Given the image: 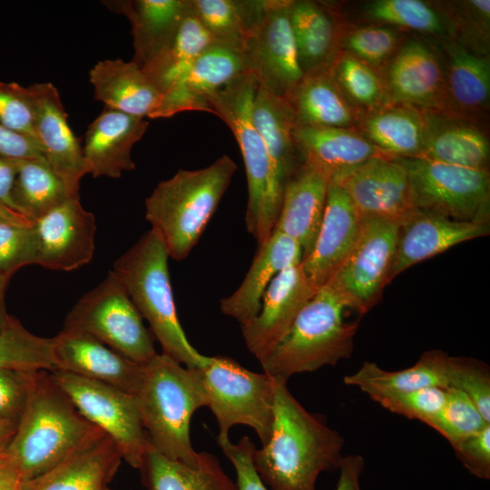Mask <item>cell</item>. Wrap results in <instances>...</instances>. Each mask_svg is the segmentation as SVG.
Here are the masks:
<instances>
[{
	"instance_id": "d4e9b609",
	"label": "cell",
	"mask_w": 490,
	"mask_h": 490,
	"mask_svg": "<svg viewBox=\"0 0 490 490\" xmlns=\"http://www.w3.org/2000/svg\"><path fill=\"white\" fill-rule=\"evenodd\" d=\"M122 456L101 429L53 468L24 481V490H108Z\"/></svg>"
},
{
	"instance_id": "4316f807",
	"label": "cell",
	"mask_w": 490,
	"mask_h": 490,
	"mask_svg": "<svg viewBox=\"0 0 490 490\" xmlns=\"http://www.w3.org/2000/svg\"><path fill=\"white\" fill-rule=\"evenodd\" d=\"M329 181L318 169L301 163L285 184L273 230L295 240L302 250V260L312 250L319 230Z\"/></svg>"
},
{
	"instance_id": "681fc988",
	"label": "cell",
	"mask_w": 490,
	"mask_h": 490,
	"mask_svg": "<svg viewBox=\"0 0 490 490\" xmlns=\"http://www.w3.org/2000/svg\"><path fill=\"white\" fill-rule=\"evenodd\" d=\"M446 397V388L427 387L406 393L381 397L374 401L392 413L409 419L419 420L430 426L441 411Z\"/></svg>"
},
{
	"instance_id": "44dd1931",
	"label": "cell",
	"mask_w": 490,
	"mask_h": 490,
	"mask_svg": "<svg viewBox=\"0 0 490 490\" xmlns=\"http://www.w3.org/2000/svg\"><path fill=\"white\" fill-rule=\"evenodd\" d=\"M489 233V222L456 220L437 213L416 210L399 225L387 282L418 262Z\"/></svg>"
},
{
	"instance_id": "ee69618b",
	"label": "cell",
	"mask_w": 490,
	"mask_h": 490,
	"mask_svg": "<svg viewBox=\"0 0 490 490\" xmlns=\"http://www.w3.org/2000/svg\"><path fill=\"white\" fill-rule=\"evenodd\" d=\"M191 14L215 41L242 49L251 0H189Z\"/></svg>"
},
{
	"instance_id": "6da1fadb",
	"label": "cell",
	"mask_w": 490,
	"mask_h": 490,
	"mask_svg": "<svg viewBox=\"0 0 490 490\" xmlns=\"http://www.w3.org/2000/svg\"><path fill=\"white\" fill-rule=\"evenodd\" d=\"M273 382L271 435L261 448H254L253 465L270 490H317L318 475L338 468L344 438L305 409L287 382Z\"/></svg>"
},
{
	"instance_id": "603a6c76",
	"label": "cell",
	"mask_w": 490,
	"mask_h": 490,
	"mask_svg": "<svg viewBox=\"0 0 490 490\" xmlns=\"http://www.w3.org/2000/svg\"><path fill=\"white\" fill-rule=\"evenodd\" d=\"M429 40L443 66V111L479 120L489 108V56L476 54L451 39Z\"/></svg>"
},
{
	"instance_id": "7c38bea8",
	"label": "cell",
	"mask_w": 490,
	"mask_h": 490,
	"mask_svg": "<svg viewBox=\"0 0 490 490\" xmlns=\"http://www.w3.org/2000/svg\"><path fill=\"white\" fill-rule=\"evenodd\" d=\"M50 372L80 413L112 438L123 460L138 468L150 441L136 396L63 370Z\"/></svg>"
},
{
	"instance_id": "f5cc1de1",
	"label": "cell",
	"mask_w": 490,
	"mask_h": 490,
	"mask_svg": "<svg viewBox=\"0 0 490 490\" xmlns=\"http://www.w3.org/2000/svg\"><path fill=\"white\" fill-rule=\"evenodd\" d=\"M31 372L0 369L1 417L18 423L27 401Z\"/></svg>"
},
{
	"instance_id": "f1b7e54d",
	"label": "cell",
	"mask_w": 490,
	"mask_h": 490,
	"mask_svg": "<svg viewBox=\"0 0 490 490\" xmlns=\"http://www.w3.org/2000/svg\"><path fill=\"white\" fill-rule=\"evenodd\" d=\"M112 12L122 14L131 24L133 57L142 68L173 41L190 10L189 0L103 1Z\"/></svg>"
},
{
	"instance_id": "6125c7cd",
	"label": "cell",
	"mask_w": 490,
	"mask_h": 490,
	"mask_svg": "<svg viewBox=\"0 0 490 490\" xmlns=\"http://www.w3.org/2000/svg\"><path fill=\"white\" fill-rule=\"evenodd\" d=\"M9 279L0 273V329L5 326L11 317L6 312L5 302V293Z\"/></svg>"
},
{
	"instance_id": "bcb514c9",
	"label": "cell",
	"mask_w": 490,
	"mask_h": 490,
	"mask_svg": "<svg viewBox=\"0 0 490 490\" xmlns=\"http://www.w3.org/2000/svg\"><path fill=\"white\" fill-rule=\"evenodd\" d=\"M489 424L466 394L448 388L445 404L429 426L453 446L478 433Z\"/></svg>"
},
{
	"instance_id": "816d5d0a",
	"label": "cell",
	"mask_w": 490,
	"mask_h": 490,
	"mask_svg": "<svg viewBox=\"0 0 490 490\" xmlns=\"http://www.w3.org/2000/svg\"><path fill=\"white\" fill-rule=\"evenodd\" d=\"M216 440L235 469L237 490H270L253 465L252 453L256 446L249 436H242L236 444L229 437L217 436Z\"/></svg>"
},
{
	"instance_id": "e575fe53",
	"label": "cell",
	"mask_w": 490,
	"mask_h": 490,
	"mask_svg": "<svg viewBox=\"0 0 490 490\" xmlns=\"http://www.w3.org/2000/svg\"><path fill=\"white\" fill-rule=\"evenodd\" d=\"M138 469L147 490H237L219 459L207 452H201L198 466H191L165 456L150 444Z\"/></svg>"
},
{
	"instance_id": "be15d7a7",
	"label": "cell",
	"mask_w": 490,
	"mask_h": 490,
	"mask_svg": "<svg viewBox=\"0 0 490 490\" xmlns=\"http://www.w3.org/2000/svg\"><path fill=\"white\" fill-rule=\"evenodd\" d=\"M12 464L11 458L6 452L0 453V469Z\"/></svg>"
},
{
	"instance_id": "d6a6232c",
	"label": "cell",
	"mask_w": 490,
	"mask_h": 490,
	"mask_svg": "<svg viewBox=\"0 0 490 490\" xmlns=\"http://www.w3.org/2000/svg\"><path fill=\"white\" fill-rule=\"evenodd\" d=\"M356 129L384 154L419 157L423 146V110L405 103H387L358 114Z\"/></svg>"
},
{
	"instance_id": "ac0fdd59",
	"label": "cell",
	"mask_w": 490,
	"mask_h": 490,
	"mask_svg": "<svg viewBox=\"0 0 490 490\" xmlns=\"http://www.w3.org/2000/svg\"><path fill=\"white\" fill-rule=\"evenodd\" d=\"M39 253L38 265L70 271L89 263L93 256L97 230L94 215L69 198L34 221Z\"/></svg>"
},
{
	"instance_id": "680465c9",
	"label": "cell",
	"mask_w": 490,
	"mask_h": 490,
	"mask_svg": "<svg viewBox=\"0 0 490 490\" xmlns=\"http://www.w3.org/2000/svg\"><path fill=\"white\" fill-rule=\"evenodd\" d=\"M24 483L13 464L0 469V490H24Z\"/></svg>"
},
{
	"instance_id": "f907efd6",
	"label": "cell",
	"mask_w": 490,
	"mask_h": 490,
	"mask_svg": "<svg viewBox=\"0 0 490 490\" xmlns=\"http://www.w3.org/2000/svg\"><path fill=\"white\" fill-rule=\"evenodd\" d=\"M0 122L37 141L29 87H24L17 83L0 82Z\"/></svg>"
},
{
	"instance_id": "4fadbf2b",
	"label": "cell",
	"mask_w": 490,
	"mask_h": 490,
	"mask_svg": "<svg viewBox=\"0 0 490 490\" xmlns=\"http://www.w3.org/2000/svg\"><path fill=\"white\" fill-rule=\"evenodd\" d=\"M399 225L382 219H361L358 236L328 285L348 309L360 314L379 300L395 254Z\"/></svg>"
},
{
	"instance_id": "ba28073f",
	"label": "cell",
	"mask_w": 490,
	"mask_h": 490,
	"mask_svg": "<svg viewBox=\"0 0 490 490\" xmlns=\"http://www.w3.org/2000/svg\"><path fill=\"white\" fill-rule=\"evenodd\" d=\"M199 369L207 407L219 426L218 436L229 437V431L234 426L245 425L265 445L273 425V379L224 356L207 357Z\"/></svg>"
},
{
	"instance_id": "3957f363",
	"label": "cell",
	"mask_w": 490,
	"mask_h": 490,
	"mask_svg": "<svg viewBox=\"0 0 490 490\" xmlns=\"http://www.w3.org/2000/svg\"><path fill=\"white\" fill-rule=\"evenodd\" d=\"M136 398L150 444L171 459L198 466L201 453L192 447L190 424L194 412L207 407L199 368L157 353L144 365Z\"/></svg>"
},
{
	"instance_id": "7dc6e473",
	"label": "cell",
	"mask_w": 490,
	"mask_h": 490,
	"mask_svg": "<svg viewBox=\"0 0 490 490\" xmlns=\"http://www.w3.org/2000/svg\"><path fill=\"white\" fill-rule=\"evenodd\" d=\"M447 389L466 394L490 423V369L480 360L447 355L446 362Z\"/></svg>"
},
{
	"instance_id": "91938a15",
	"label": "cell",
	"mask_w": 490,
	"mask_h": 490,
	"mask_svg": "<svg viewBox=\"0 0 490 490\" xmlns=\"http://www.w3.org/2000/svg\"><path fill=\"white\" fill-rule=\"evenodd\" d=\"M17 428V422L0 416V453L6 452Z\"/></svg>"
},
{
	"instance_id": "836d02e7",
	"label": "cell",
	"mask_w": 490,
	"mask_h": 490,
	"mask_svg": "<svg viewBox=\"0 0 490 490\" xmlns=\"http://www.w3.org/2000/svg\"><path fill=\"white\" fill-rule=\"evenodd\" d=\"M251 118L284 189L288 180L301 164L293 139L296 122L292 109L286 99L258 85L251 106Z\"/></svg>"
},
{
	"instance_id": "e0dca14e",
	"label": "cell",
	"mask_w": 490,
	"mask_h": 490,
	"mask_svg": "<svg viewBox=\"0 0 490 490\" xmlns=\"http://www.w3.org/2000/svg\"><path fill=\"white\" fill-rule=\"evenodd\" d=\"M28 87L33 99L35 136L43 154L70 196L79 197L80 181L89 171L83 147L68 123L60 93L51 83Z\"/></svg>"
},
{
	"instance_id": "d590c367",
	"label": "cell",
	"mask_w": 490,
	"mask_h": 490,
	"mask_svg": "<svg viewBox=\"0 0 490 490\" xmlns=\"http://www.w3.org/2000/svg\"><path fill=\"white\" fill-rule=\"evenodd\" d=\"M447 355L441 350L426 351L415 365L397 371H387L374 362L365 361L354 374L345 376L344 383L358 387L373 400L427 387L447 389Z\"/></svg>"
},
{
	"instance_id": "9a60e30c",
	"label": "cell",
	"mask_w": 490,
	"mask_h": 490,
	"mask_svg": "<svg viewBox=\"0 0 490 490\" xmlns=\"http://www.w3.org/2000/svg\"><path fill=\"white\" fill-rule=\"evenodd\" d=\"M378 72L388 103L443 111V66L429 39L413 37L403 41Z\"/></svg>"
},
{
	"instance_id": "1f68e13d",
	"label": "cell",
	"mask_w": 490,
	"mask_h": 490,
	"mask_svg": "<svg viewBox=\"0 0 490 490\" xmlns=\"http://www.w3.org/2000/svg\"><path fill=\"white\" fill-rule=\"evenodd\" d=\"M94 97L105 107L155 119L162 95L141 67L122 59L97 62L89 72Z\"/></svg>"
},
{
	"instance_id": "9f6ffc18",
	"label": "cell",
	"mask_w": 490,
	"mask_h": 490,
	"mask_svg": "<svg viewBox=\"0 0 490 490\" xmlns=\"http://www.w3.org/2000/svg\"><path fill=\"white\" fill-rule=\"evenodd\" d=\"M365 467L360 455H348L342 457L338 469L339 475L335 490H361L360 476Z\"/></svg>"
},
{
	"instance_id": "2e32d148",
	"label": "cell",
	"mask_w": 490,
	"mask_h": 490,
	"mask_svg": "<svg viewBox=\"0 0 490 490\" xmlns=\"http://www.w3.org/2000/svg\"><path fill=\"white\" fill-rule=\"evenodd\" d=\"M317 289L301 262L280 271L265 290L258 315L241 327L249 351L260 362L284 338Z\"/></svg>"
},
{
	"instance_id": "f546056e",
	"label": "cell",
	"mask_w": 490,
	"mask_h": 490,
	"mask_svg": "<svg viewBox=\"0 0 490 490\" xmlns=\"http://www.w3.org/2000/svg\"><path fill=\"white\" fill-rule=\"evenodd\" d=\"M302 250L292 238L273 230L259 245L254 260L239 288L220 300L221 312L240 326L254 318L271 280L289 266L301 262Z\"/></svg>"
},
{
	"instance_id": "f6af8a7d",
	"label": "cell",
	"mask_w": 490,
	"mask_h": 490,
	"mask_svg": "<svg viewBox=\"0 0 490 490\" xmlns=\"http://www.w3.org/2000/svg\"><path fill=\"white\" fill-rule=\"evenodd\" d=\"M402 30L368 24L344 29L339 49L344 50L377 71L392 57L402 44Z\"/></svg>"
},
{
	"instance_id": "d6986e66",
	"label": "cell",
	"mask_w": 490,
	"mask_h": 490,
	"mask_svg": "<svg viewBox=\"0 0 490 490\" xmlns=\"http://www.w3.org/2000/svg\"><path fill=\"white\" fill-rule=\"evenodd\" d=\"M56 369L69 372L137 394L144 374V365L109 348L94 337L63 328L52 338Z\"/></svg>"
},
{
	"instance_id": "7a4b0ae2",
	"label": "cell",
	"mask_w": 490,
	"mask_h": 490,
	"mask_svg": "<svg viewBox=\"0 0 490 490\" xmlns=\"http://www.w3.org/2000/svg\"><path fill=\"white\" fill-rule=\"evenodd\" d=\"M98 430L50 371H32L27 401L6 453L27 481L53 468Z\"/></svg>"
},
{
	"instance_id": "4dcf8cb0",
	"label": "cell",
	"mask_w": 490,
	"mask_h": 490,
	"mask_svg": "<svg viewBox=\"0 0 490 490\" xmlns=\"http://www.w3.org/2000/svg\"><path fill=\"white\" fill-rule=\"evenodd\" d=\"M289 15L303 74L328 69L346 27L339 14L321 2L289 0Z\"/></svg>"
},
{
	"instance_id": "9c48e42d",
	"label": "cell",
	"mask_w": 490,
	"mask_h": 490,
	"mask_svg": "<svg viewBox=\"0 0 490 490\" xmlns=\"http://www.w3.org/2000/svg\"><path fill=\"white\" fill-rule=\"evenodd\" d=\"M64 328L87 333L141 364L157 354L152 333L113 270L76 301Z\"/></svg>"
},
{
	"instance_id": "74e56055",
	"label": "cell",
	"mask_w": 490,
	"mask_h": 490,
	"mask_svg": "<svg viewBox=\"0 0 490 490\" xmlns=\"http://www.w3.org/2000/svg\"><path fill=\"white\" fill-rule=\"evenodd\" d=\"M215 42L190 8L172 44L142 70L163 95L186 74L195 59Z\"/></svg>"
},
{
	"instance_id": "8992f818",
	"label": "cell",
	"mask_w": 490,
	"mask_h": 490,
	"mask_svg": "<svg viewBox=\"0 0 490 490\" xmlns=\"http://www.w3.org/2000/svg\"><path fill=\"white\" fill-rule=\"evenodd\" d=\"M257 88L256 79L247 73L212 94L209 105L211 113L228 125L240 147L248 182L245 224L260 245L273 231L284 189L252 122L251 106Z\"/></svg>"
},
{
	"instance_id": "8d00e7d4",
	"label": "cell",
	"mask_w": 490,
	"mask_h": 490,
	"mask_svg": "<svg viewBox=\"0 0 490 490\" xmlns=\"http://www.w3.org/2000/svg\"><path fill=\"white\" fill-rule=\"evenodd\" d=\"M289 102L299 126L356 128L358 113L323 70L303 76Z\"/></svg>"
},
{
	"instance_id": "6f0895ef",
	"label": "cell",
	"mask_w": 490,
	"mask_h": 490,
	"mask_svg": "<svg viewBox=\"0 0 490 490\" xmlns=\"http://www.w3.org/2000/svg\"><path fill=\"white\" fill-rule=\"evenodd\" d=\"M18 161L0 155V202L15 211L12 191L17 173Z\"/></svg>"
},
{
	"instance_id": "8fae6325",
	"label": "cell",
	"mask_w": 490,
	"mask_h": 490,
	"mask_svg": "<svg viewBox=\"0 0 490 490\" xmlns=\"http://www.w3.org/2000/svg\"><path fill=\"white\" fill-rule=\"evenodd\" d=\"M289 0H253L242 45L247 69L258 85L288 99L304 74L289 15Z\"/></svg>"
},
{
	"instance_id": "7bdbcfd3",
	"label": "cell",
	"mask_w": 490,
	"mask_h": 490,
	"mask_svg": "<svg viewBox=\"0 0 490 490\" xmlns=\"http://www.w3.org/2000/svg\"><path fill=\"white\" fill-rule=\"evenodd\" d=\"M448 22L451 40L483 56H489L490 1L435 2Z\"/></svg>"
},
{
	"instance_id": "60d3db41",
	"label": "cell",
	"mask_w": 490,
	"mask_h": 490,
	"mask_svg": "<svg viewBox=\"0 0 490 490\" xmlns=\"http://www.w3.org/2000/svg\"><path fill=\"white\" fill-rule=\"evenodd\" d=\"M328 70L358 114L388 103L380 73L351 54L339 49Z\"/></svg>"
},
{
	"instance_id": "30bf717a",
	"label": "cell",
	"mask_w": 490,
	"mask_h": 490,
	"mask_svg": "<svg viewBox=\"0 0 490 490\" xmlns=\"http://www.w3.org/2000/svg\"><path fill=\"white\" fill-rule=\"evenodd\" d=\"M398 159L407 172L415 209L456 220L489 222L488 170L456 166L422 157Z\"/></svg>"
},
{
	"instance_id": "ffe728a7",
	"label": "cell",
	"mask_w": 490,
	"mask_h": 490,
	"mask_svg": "<svg viewBox=\"0 0 490 490\" xmlns=\"http://www.w3.org/2000/svg\"><path fill=\"white\" fill-rule=\"evenodd\" d=\"M247 73L242 49L215 42L195 59L186 74L162 95L155 119L190 111L211 113L210 97Z\"/></svg>"
},
{
	"instance_id": "11a10c76",
	"label": "cell",
	"mask_w": 490,
	"mask_h": 490,
	"mask_svg": "<svg viewBox=\"0 0 490 490\" xmlns=\"http://www.w3.org/2000/svg\"><path fill=\"white\" fill-rule=\"evenodd\" d=\"M0 155L16 161L44 157L35 139L13 131L1 122Z\"/></svg>"
},
{
	"instance_id": "277c9868",
	"label": "cell",
	"mask_w": 490,
	"mask_h": 490,
	"mask_svg": "<svg viewBox=\"0 0 490 490\" xmlns=\"http://www.w3.org/2000/svg\"><path fill=\"white\" fill-rule=\"evenodd\" d=\"M237 170L222 155L198 170H179L162 181L145 200V219L163 242L170 258L185 259L216 211Z\"/></svg>"
},
{
	"instance_id": "83f0119b",
	"label": "cell",
	"mask_w": 490,
	"mask_h": 490,
	"mask_svg": "<svg viewBox=\"0 0 490 490\" xmlns=\"http://www.w3.org/2000/svg\"><path fill=\"white\" fill-rule=\"evenodd\" d=\"M293 139L300 162L329 181L372 158L387 156L356 128L295 125Z\"/></svg>"
},
{
	"instance_id": "7402d4cb",
	"label": "cell",
	"mask_w": 490,
	"mask_h": 490,
	"mask_svg": "<svg viewBox=\"0 0 490 490\" xmlns=\"http://www.w3.org/2000/svg\"><path fill=\"white\" fill-rule=\"evenodd\" d=\"M361 218L335 181H329L325 211L310 253L301 267L317 288L326 285L351 250L360 230Z\"/></svg>"
},
{
	"instance_id": "5bb4252c",
	"label": "cell",
	"mask_w": 490,
	"mask_h": 490,
	"mask_svg": "<svg viewBox=\"0 0 490 490\" xmlns=\"http://www.w3.org/2000/svg\"><path fill=\"white\" fill-rule=\"evenodd\" d=\"M330 181L344 189L361 219H382L400 225L416 210L407 169L398 158H372Z\"/></svg>"
},
{
	"instance_id": "db71d44e",
	"label": "cell",
	"mask_w": 490,
	"mask_h": 490,
	"mask_svg": "<svg viewBox=\"0 0 490 490\" xmlns=\"http://www.w3.org/2000/svg\"><path fill=\"white\" fill-rule=\"evenodd\" d=\"M456 458L477 478H490V424L452 446Z\"/></svg>"
},
{
	"instance_id": "c3c4849f",
	"label": "cell",
	"mask_w": 490,
	"mask_h": 490,
	"mask_svg": "<svg viewBox=\"0 0 490 490\" xmlns=\"http://www.w3.org/2000/svg\"><path fill=\"white\" fill-rule=\"evenodd\" d=\"M39 244L34 223L0 222V273L10 279L21 268L38 263Z\"/></svg>"
},
{
	"instance_id": "f35d334b",
	"label": "cell",
	"mask_w": 490,
	"mask_h": 490,
	"mask_svg": "<svg viewBox=\"0 0 490 490\" xmlns=\"http://www.w3.org/2000/svg\"><path fill=\"white\" fill-rule=\"evenodd\" d=\"M69 198L73 197L44 157L18 161L12 191L17 212L35 221Z\"/></svg>"
},
{
	"instance_id": "52a82bcc",
	"label": "cell",
	"mask_w": 490,
	"mask_h": 490,
	"mask_svg": "<svg viewBox=\"0 0 490 490\" xmlns=\"http://www.w3.org/2000/svg\"><path fill=\"white\" fill-rule=\"evenodd\" d=\"M345 301L328 285L320 287L284 338L260 361L263 372L288 382L293 375L334 366L350 357L358 322H347Z\"/></svg>"
},
{
	"instance_id": "5b68a950",
	"label": "cell",
	"mask_w": 490,
	"mask_h": 490,
	"mask_svg": "<svg viewBox=\"0 0 490 490\" xmlns=\"http://www.w3.org/2000/svg\"><path fill=\"white\" fill-rule=\"evenodd\" d=\"M168 251L152 229L120 256L113 272L150 326L163 354L190 368H201L207 356L188 340L178 318L170 280Z\"/></svg>"
},
{
	"instance_id": "b9f144b4",
	"label": "cell",
	"mask_w": 490,
	"mask_h": 490,
	"mask_svg": "<svg viewBox=\"0 0 490 490\" xmlns=\"http://www.w3.org/2000/svg\"><path fill=\"white\" fill-rule=\"evenodd\" d=\"M0 369L21 372L55 370L52 338L36 336L19 320L10 317L0 329Z\"/></svg>"
},
{
	"instance_id": "484cf974",
	"label": "cell",
	"mask_w": 490,
	"mask_h": 490,
	"mask_svg": "<svg viewBox=\"0 0 490 490\" xmlns=\"http://www.w3.org/2000/svg\"><path fill=\"white\" fill-rule=\"evenodd\" d=\"M145 118L104 107L89 124L83 146L89 173L94 178H120L135 169L131 157L132 146L147 131Z\"/></svg>"
},
{
	"instance_id": "cb8c5ba5",
	"label": "cell",
	"mask_w": 490,
	"mask_h": 490,
	"mask_svg": "<svg viewBox=\"0 0 490 490\" xmlns=\"http://www.w3.org/2000/svg\"><path fill=\"white\" fill-rule=\"evenodd\" d=\"M423 146L419 157L488 170L490 143L479 120L439 110H423Z\"/></svg>"
},
{
	"instance_id": "ab89813d",
	"label": "cell",
	"mask_w": 490,
	"mask_h": 490,
	"mask_svg": "<svg viewBox=\"0 0 490 490\" xmlns=\"http://www.w3.org/2000/svg\"><path fill=\"white\" fill-rule=\"evenodd\" d=\"M361 14L370 24L410 30L430 39H451L448 22L435 2L373 0L363 5Z\"/></svg>"
},
{
	"instance_id": "94428289",
	"label": "cell",
	"mask_w": 490,
	"mask_h": 490,
	"mask_svg": "<svg viewBox=\"0 0 490 490\" xmlns=\"http://www.w3.org/2000/svg\"><path fill=\"white\" fill-rule=\"evenodd\" d=\"M0 222L33 225L34 221L0 202Z\"/></svg>"
}]
</instances>
